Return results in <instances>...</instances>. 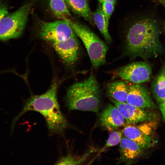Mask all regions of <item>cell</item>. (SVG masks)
Returning <instances> with one entry per match:
<instances>
[{"label": "cell", "instance_id": "1", "mask_svg": "<svg viewBox=\"0 0 165 165\" xmlns=\"http://www.w3.org/2000/svg\"><path fill=\"white\" fill-rule=\"evenodd\" d=\"M160 34L158 24L153 20L147 18L136 21L129 27L126 32V53L132 59L157 56L163 50L160 39Z\"/></svg>", "mask_w": 165, "mask_h": 165}, {"label": "cell", "instance_id": "2", "mask_svg": "<svg viewBox=\"0 0 165 165\" xmlns=\"http://www.w3.org/2000/svg\"><path fill=\"white\" fill-rule=\"evenodd\" d=\"M57 85L54 82L44 93L31 96L15 118L11 128L13 129L17 121L23 115L30 111L38 112L44 118L49 130L54 133H61L67 128L68 122L62 113L57 98Z\"/></svg>", "mask_w": 165, "mask_h": 165}, {"label": "cell", "instance_id": "3", "mask_svg": "<svg viewBox=\"0 0 165 165\" xmlns=\"http://www.w3.org/2000/svg\"><path fill=\"white\" fill-rule=\"evenodd\" d=\"M66 102L70 110L98 112L101 102L100 87L94 75L70 86L67 91Z\"/></svg>", "mask_w": 165, "mask_h": 165}, {"label": "cell", "instance_id": "4", "mask_svg": "<svg viewBox=\"0 0 165 165\" xmlns=\"http://www.w3.org/2000/svg\"><path fill=\"white\" fill-rule=\"evenodd\" d=\"M69 21L86 49L93 67L97 68L104 64L108 50L106 45L86 26L70 19Z\"/></svg>", "mask_w": 165, "mask_h": 165}, {"label": "cell", "instance_id": "5", "mask_svg": "<svg viewBox=\"0 0 165 165\" xmlns=\"http://www.w3.org/2000/svg\"><path fill=\"white\" fill-rule=\"evenodd\" d=\"M33 2L25 4L0 20V40H6L19 37L24 28Z\"/></svg>", "mask_w": 165, "mask_h": 165}, {"label": "cell", "instance_id": "6", "mask_svg": "<svg viewBox=\"0 0 165 165\" xmlns=\"http://www.w3.org/2000/svg\"><path fill=\"white\" fill-rule=\"evenodd\" d=\"M38 35L41 38L50 43L62 41L75 36L69 19L40 23Z\"/></svg>", "mask_w": 165, "mask_h": 165}, {"label": "cell", "instance_id": "7", "mask_svg": "<svg viewBox=\"0 0 165 165\" xmlns=\"http://www.w3.org/2000/svg\"><path fill=\"white\" fill-rule=\"evenodd\" d=\"M152 69L150 64L145 62L133 63L119 68L117 76L120 78L135 84H140L150 79Z\"/></svg>", "mask_w": 165, "mask_h": 165}, {"label": "cell", "instance_id": "8", "mask_svg": "<svg viewBox=\"0 0 165 165\" xmlns=\"http://www.w3.org/2000/svg\"><path fill=\"white\" fill-rule=\"evenodd\" d=\"M60 57L65 64L72 65L77 61L79 45L76 36L66 40L51 43Z\"/></svg>", "mask_w": 165, "mask_h": 165}, {"label": "cell", "instance_id": "9", "mask_svg": "<svg viewBox=\"0 0 165 165\" xmlns=\"http://www.w3.org/2000/svg\"><path fill=\"white\" fill-rule=\"evenodd\" d=\"M125 119L126 123L133 124L149 120L151 114L142 108L136 107L126 102H120L110 99Z\"/></svg>", "mask_w": 165, "mask_h": 165}, {"label": "cell", "instance_id": "10", "mask_svg": "<svg viewBox=\"0 0 165 165\" xmlns=\"http://www.w3.org/2000/svg\"><path fill=\"white\" fill-rule=\"evenodd\" d=\"M126 102L142 109L151 108L154 105L147 90L140 84L129 86Z\"/></svg>", "mask_w": 165, "mask_h": 165}, {"label": "cell", "instance_id": "11", "mask_svg": "<svg viewBox=\"0 0 165 165\" xmlns=\"http://www.w3.org/2000/svg\"><path fill=\"white\" fill-rule=\"evenodd\" d=\"M102 125L109 131H113L123 126L125 120L115 105L108 104L101 113Z\"/></svg>", "mask_w": 165, "mask_h": 165}, {"label": "cell", "instance_id": "12", "mask_svg": "<svg viewBox=\"0 0 165 165\" xmlns=\"http://www.w3.org/2000/svg\"><path fill=\"white\" fill-rule=\"evenodd\" d=\"M122 131L125 137L134 141L142 149L150 147L153 144L151 136L144 133L137 126L128 124Z\"/></svg>", "mask_w": 165, "mask_h": 165}, {"label": "cell", "instance_id": "13", "mask_svg": "<svg viewBox=\"0 0 165 165\" xmlns=\"http://www.w3.org/2000/svg\"><path fill=\"white\" fill-rule=\"evenodd\" d=\"M64 0L69 10L82 17L92 24L94 23L88 0Z\"/></svg>", "mask_w": 165, "mask_h": 165}, {"label": "cell", "instance_id": "14", "mask_svg": "<svg viewBox=\"0 0 165 165\" xmlns=\"http://www.w3.org/2000/svg\"><path fill=\"white\" fill-rule=\"evenodd\" d=\"M121 158L123 160H130L138 157L142 149L134 141L125 137H123L120 142Z\"/></svg>", "mask_w": 165, "mask_h": 165}, {"label": "cell", "instance_id": "15", "mask_svg": "<svg viewBox=\"0 0 165 165\" xmlns=\"http://www.w3.org/2000/svg\"><path fill=\"white\" fill-rule=\"evenodd\" d=\"M129 86L125 81H116L109 84L106 92L110 99L120 102H126Z\"/></svg>", "mask_w": 165, "mask_h": 165}, {"label": "cell", "instance_id": "16", "mask_svg": "<svg viewBox=\"0 0 165 165\" xmlns=\"http://www.w3.org/2000/svg\"><path fill=\"white\" fill-rule=\"evenodd\" d=\"M94 22L104 36L106 41L111 42L112 38L109 34L105 19L102 10L101 4L99 3L96 10L92 13Z\"/></svg>", "mask_w": 165, "mask_h": 165}, {"label": "cell", "instance_id": "17", "mask_svg": "<svg viewBox=\"0 0 165 165\" xmlns=\"http://www.w3.org/2000/svg\"><path fill=\"white\" fill-rule=\"evenodd\" d=\"M152 90L156 100L159 104L165 101V70H163L156 78Z\"/></svg>", "mask_w": 165, "mask_h": 165}, {"label": "cell", "instance_id": "18", "mask_svg": "<svg viewBox=\"0 0 165 165\" xmlns=\"http://www.w3.org/2000/svg\"><path fill=\"white\" fill-rule=\"evenodd\" d=\"M49 5L55 17L61 20L70 19L71 15L64 0H50Z\"/></svg>", "mask_w": 165, "mask_h": 165}, {"label": "cell", "instance_id": "19", "mask_svg": "<svg viewBox=\"0 0 165 165\" xmlns=\"http://www.w3.org/2000/svg\"><path fill=\"white\" fill-rule=\"evenodd\" d=\"M123 135L122 131H113L109 135L105 144L99 153L103 152L108 148L115 146L120 143Z\"/></svg>", "mask_w": 165, "mask_h": 165}, {"label": "cell", "instance_id": "20", "mask_svg": "<svg viewBox=\"0 0 165 165\" xmlns=\"http://www.w3.org/2000/svg\"><path fill=\"white\" fill-rule=\"evenodd\" d=\"M88 154H86L79 158H76L71 155H68L61 158L56 164L59 165L78 164L82 162Z\"/></svg>", "mask_w": 165, "mask_h": 165}, {"label": "cell", "instance_id": "21", "mask_svg": "<svg viewBox=\"0 0 165 165\" xmlns=\"http://www.w3.org/2000/svg\"><path fill=\"white\" fill-rule=\"evenodd\" d=\"M101 5L107 26L108 28L109 20L114 10L115 5L111 2H105L101 4Z\"/></svg>", "mask_w": 165, "mask_h": 165}, {"label": "cell", "instance_id": "22", "mask_svg": "<svg viewBox=\"0 0 165 165\" xmlns=\"http://www.w3.org/2000/svg\"><path fill=\"white\" fill-rule=\"evenodd\" d=\"M7 13L8 9L7 7L0 1V20Z\"/></svg>", "mask_w": 165, "mask_h": 165}, {"label": "cell", "instance_id": "23", "mask_svg": "<svg viewBox=\"0 0 165 165\" xmlns=\"http://www.w3.org/2000/svg\"><path fill=\"white\" fill-rule=\"evenodd\" d=\"M159 107L163 119L165 121V101L160 104Z\"/></svg>", "mask_w": 165, "mask_h": 165}, {"label": "cell", "instance_id": "24", "mask_svg": "<svg viewBox=\"0 0 165 165\" xmlns=\"http://www.w3.org/2000/svg\"><path fill=\"white\" fill-rule=\"evenodd\" d=\"M99 3L102 4L105 2H109L115 5L116 0H98Z\"/></svg>", "mask_w": 165, "mask_h": 165}, {"label": "cell", "instance_id": "25", "mask_svg": "<svg viewBox=\"0 0 165 165\" xmlns=\"http://www.w3.org/2000/svg\"><path fill=\"white\" fill-rule=\"evenodd\" d=\"M165 6V0H156Z\"/></svg>", "mask_w": 165, "mask_h": 165}]
</instances>
